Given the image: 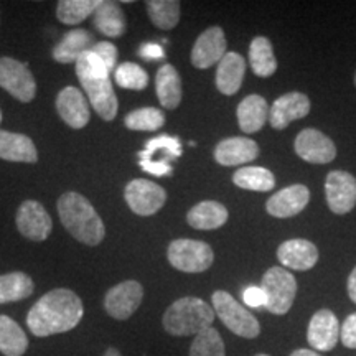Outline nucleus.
<instances>
[{"mask_svg": "<svg viewBox=\"0 0 356 356\" xmlns=\"http://www.w3.org/2000/svg\"><path fill=\"white\" fill-rule=\"evenodd\" d=\"M91 50L101 58L102 63L108 66L109 71L115 70V61H118V48L109 42H97L95 47H91Z\"/></svg>", "mask_w": 356, "mask_h": 356, "instance_id": "4c0bfd02", "label": "nucleus"}, {"mask_svg": "<svg viewBox=\"0 0 356 356\" xmlns=\"http://www.w3.org/2000/svg\"><path fill=\"white\" fill-rule=\"evenodd\" d=\"M215 310L198 297H181L168 307L162 317L163 330L172 337H190L202 333L213 325Z\"/></svg>", "mask_w": 356, "mask_h": 356, "instance_id": "20e7f679", "label": "nucleus"}, {"mask_svg": "<svg viewBox=\"0 0 356 356\" xmlns=\"http://www.w3.org/2000/svg\"><path fill=\"white\" fill-rule=\"evenodd\" d=\"M256 356H269V355H266V353H259V355H256Z\"/></svg>", "mask_w": 356, "mask_h": 356, "instance_id": "49530a36", "label": "nucleus"}, {"mask_svg": "<svg viewBox=\"0 0 356 356\" xmlns=\"http://www.w3.org/2000/svg\"><path fill=\"white\" fill-rule=\"evenodd\" d=\"M114 79L118 86L124 89L142 91L149 84V74L137 63H121L114 70Z\"/></svg>", "mask_w": 356, "mask_h": 356, "instance_id": "e433bc0d", "label": "nucleus"}, {"mask_svg": "<svg viewBox=\"0 0 356 356\" xmlns=\"http://www.w3.org/2000/svg\"><path fill=\"white\" fill-rule=\"evenodd\" d=\"M188 356H226L225 341L220 332L210 327L208 330L198 333L191 341Z\"/></svg>", "mask_w": 356, "mask_h": 356, "instance_id": "c9c22d12", "label": "nucleus"}, {"mask_svg": "<svg viewBox=\"0 0 356 356\" xmlns=\"http://www.w3.org/2000/svg\"><path fill=\"white\" fill-rule=\"evenodd\" d=\"M101 0H61L58 2L56 17L65 25H78L91 17Z\"/></svg>", "mask_w": 356, "mask_h": 356, "instance_id": "72a5a7b5", "label": "nucleus"}, {"mask_svg": "<svg viewBox=\"0 0 356 356\" xmlns=\"http://www.w3.org/2000/svg\"><path fill=\"white\" fill-rule=\"evenodd\" d=\"M226 55V37L221 26H210L197 38L191 50V65L198 70L211 68Z\"/></svg>", "mask_w": 356, "mask_h": 356, "instance_id": "4468645a", "label": "nucleus"}, {"mask_svg": "<svg viewBox=\"0 0 356 356\" xmlns=\"http://www.w3.org/2000/svg\"><path fill=\"white\" fill-rule=\"evenodd\" d=\"M213 310L215 315L226 325V328L234 333V335L243 338L259 337L261 325L254 315L249 312L246 307L239 304L233 296L225 291H216L211 297Z\"/></svg>", "mask_w": 356, "mask_h": 356, "instance_id": "39448f33", "label": "nucleus"}, {"mask_svg": "<svg viewBox=\"0 0 356 356\" xmlns=\"http://www.w3.org/2000/svg\"><path fill=\"white\" fill-rule=\"evenodd\" d=\"M109 73L108 66L102 63L101 58L92 50L83 53L78 58V79L81 81L92 109L104 121H113L119 109L118 96H115L113 83L109 79Z\"/></svg>", "mask_w": 356, "mask_h": 356, "instance_id": "f03ea898", "label": "nucleus"}, {"mask_svg": "<svg viewBox=\"0 0 356 356\" xmlns=\"http://www.w3.org/2000/svg\"><path fill=\"white\" fill-rule=\"evenodd\" d=\"M296 154L309 163H330L337 157V147L333 140L317 129H304L296 139Z\"/></svg>", "mask_w": 356, "mask_h": 356, "instance_id": "f8f14e48", "label": "nucleus"}, {"mask_svg": "<svg viewBox=\"0 0 356 356\" xmlns=\"http://www.w3.org/2000/svg\"><path fill=\"white\" fill-rule=\"evenodd\" d=\"M291 356H322V355H318V353H317V351H314V350H307V348H299V350L292 351V353H291Z\"/></svg>", "mask_w": 356, "mask_h": 356, "instance_id": "c03bdc74", "label": "nucleus"}, {"mask_svg": "<svg viewBox=\"0 0 356 356\" xmlns=\"http://www.w3.org/2000/svg\"><path fill=\"white\" fill-rule=\"evenodd\" d=\"M145 7L152 24L160 30L175 29L180 22V2L178 0H149Z\"/></svg>", "mask_w": 356, "mask_h": 356, "instance_id": "473e14b6", "label": "nucleus"}, {"mask_svg": "<svg viewBox=\"0 0 356 356\" xmlns=\"http://www.w3.org/2000/svg\"><path fill=\"white\" fill-rule=\"evenodd\" d=\"M0 88L20 102H30L37 95V83L29 66L8 56L0 58Z\"/></svg>", "mask_w": 356, "mask_h": 356, "instance_id": "1a4fd4ad", "label": "nucleus"}, {"mask_svg": "<svg viewBox=\"0 0 356 356\" xmlns=\"http://www.w3.org/2000/svg\"><path fill=\"white\" fill-rule=\"evenodd\" d=\"M139 55L142 58H145V60L154 61V60H162V58L165 56V53H163V48L160 47L159 43H145L142 44Z\"/></svg>", "mask_w": 356, "mask_h": 356, "instance_id": "79ce46f5", "label": "nucleus"}, {"mask_svg": "<svg viewBox=\"0 0 356 356\" xmlns=\"http://www.w3.org/2000/svg\"><path fill=\"white\" fill-rule=\"evenodd\" d=\"M95 26L102 35L111 38H119L126 33L127 22L122 8L115 2H101V6L92 13Z\"/></svg>", "mask_w": 356, "mask_h": 356, "instance_id": "bb28decb", "label": "nucleus"}, {"mask_svg": "<svg viewBox=\"0 0 356 356\" xmlns=\"http://www.w3.org/2000/svg\"><path fill=\"white\" fill-rule=\"evenodd\" d=\"M228 210H226L225 204L210 200V202L195 204L188 211V215H186V221L195 229L211 231L221 228L228 221Z\"/></svg>", "mask_w": 356, "mask_h": 356, "instance_id": "393cba45", "label": "nucleus"}, {"mask_svg": "<svg viewBox=\"0 0 356 356\" xmlns=\"http://www.w3.org/2000/svg\"><path fill=\"white\" fill-rule=\"evenodd\" d=\"M259 155V145L248 137H229L215 149V160L222 167H236L252 162Z\"/></svg>", "mask_w": 356, "mask_h": 356, "instance_id": "a211bd4d", "label": "nucleus"}, {"mask_svg": "<svg viewBox=\"0 0 356 356\" xmlns=\"http://www.w3.org/2000/svg\"><path fill=\"white\" fill-rule=\"evenodd\" d=\"M92 43H95V38L86 30H71L55 47L53 58H55L58 63H76L78 58L83 53L91 50Z\"/></svg>", "mask_w": 356, "mask_h": 356, "instance_id": "a878e982", "label": "nucleus"}, {"mask_svg": "<svg viewBox=\"0 0 356 356\" xmlns=\"http://www.w3.org/2000/svg\"><path fill=\"white\" fill-rule=\"evenodd\" d=\"M29 350V338L15 320L0 315V353L3 356H24Z\"/></svg>", "mask_w": 356, "mask_h": 356, "instance_id": "cd10ccee", "label": "nucleus"}, {"mask_svg": "<svg viewBox=\"0 0 356 356\" xmlns=\"http://www.w3.org/2000/svg\"><path fill=\"white\" fill-rule=\"evenodd\" d=\"M249 63L256 76L269 78L277 70V60L274 56L273 43L266 37H256L249 47Z\"/></svg>", "mask_w": 356, "mask_h": 356, "instance_id": "c756f323", "label": "nucleus"}, {"mask_svg": "<svg viewBox=\"0 0 356 356\" xmlns=\"http://www.w3.org/2000/svg\"><path fill=\"white\" fill-rule=\"evenodd\" d=\"M35 291V284L25 273H10L0 275V304L24 300Z\"/></svg>", "mask_w": 356, "mask_h": 356, "instance_id": "7c9ffc66", "label": "nucleus"}, {"mask_svg": "<svg viewBox=\"0 0 356 356\" xmlns=\"http://www.w3.org/2000/svg\"><path fill=\"white\" fill-rule=\"evenodd\" d=\"M340 340V322L332 310H318L310 318L307 328V341L314 350L330 351Z\"/></svg>", "mask_w": 356, "mask_h": 356, "instance_id": "2eb2a0df", "label": "nucleus"}, {"mask_svg": "<svg viewBox=\"0 0 356 356\" xmlns=\"http://www.w3.org/2000/svg\"><path fill=\"white\" fill-rule=\"evenodd\" d=\"M244 73H246V60L236 51H229L222 56L216 70V88L226 96H233L241 88Z\"/></svg>", "mask_w": 356, "mask_h": 356, "instance_id": "412c9836", "label": "nucleus"}, {"mask_svg": "<svg viewBox=\"0 0 356 356\" xmlns=\"http://www.w3.org/2000/svg\"><path fill=\"white\" fill-rule=\"evenodd\" d=\"M310 202V191L305 185H291L267 200V213L274 218H292L305 210Z\"/></svg>", "mask_w": 356, "mask_h": 356, "instance_id": "f3484780", "label": "nucleus"}, {"mask_svg": "<svg viewBox=\"0 0 356 356\" xmlns=\"http://www.w3.org/2000/svg\"><path fill=\"white\" fill-rule=\"evenodd\" d=\"M181 155V144L177 137L172 136H159L150 139L145 144V150L139 152L140 160L154 163H165L170 165L173 159H178Z\"/></svg>", "mask_w": 356, "mask_h": 356, "instance_id": "c85d7f7f", "label": "nucleus"}, {"mask_svg": "<svg viewBox=\"0 0 356 356\" xmlns=\"http://www.w3.org/2000/svg\"><path fill=\"white\" fill-rule=\"evenodd\" d=\"M346 289H348V296H350L351 302H355L356 304V267L351 270V274L348 277V284H346Z\"/></svg>", "mask_w": 356, "mask_h": 356, "instance_id": "37998d69", "label": "nucleus"}, {"mask_svg": "<svg viewBox=\"0 0 356 356\" xmlns=\"http://www.w3.org/2000/svg\"><path fill=\"white\" fill-rule=\"evenodd\" d=\"M280 264L292 270H309L317 264L318 249L307 239H289L277 249Z\"/></svg>", "mask_w": 356, "mask_h": 356, "instance_id": "aec40b11", "label": "nucleus"}, {"mask_svg": "<svg viewBox=\"0 0 356 356\" xmlns=\"http://www.w3.org/2000/svg\"><path fill=\"white\" fill-rule=\"evenodd\" d=\"M168 262L177 270L188 274H197L208 270L215 261V252L210 244L195 239H175L168 244Z\"/></svg>", "mask_w": 356, "mask_h": 356, "instance_id": "0eeeda50", "label": "nucleus"}, {"mask_svg": "<svg viewBox=\"0 0 356 356\" xmlns=\"http://www.w3.org/2000/svg\"><path fill=\"white\" fill-rule=\"evenodd\" d=\"M310 113V99L302 92H287L275 99L269 109V122L275 131H282L297 119L305 118Z\"/></svg>", "mask_w": 356, "mask_h": 356, "instance_id": "dca6fc26", "label": "nucleus"}, {"mask_svg": "<svg viewBox=\"0 0 356 356\" xmlns=\"http://www.w3.org/2000/svg\"><path fill=\"white\" fill-rule=\"evenodd\" d=\"M155 92L165 109H177L181 101V79L175 66H160L155 76Z\"/></svg>", "mask_w": 356, "mask_h": 356, "instance_id": "b1692460", "label": "nucleus"}, {"mask_svg": "<svg viewBox=\"0 0 356 356\" xmlns=\"http://www.w3.org/2000/svg\"><path fill=\"white\" fill-rule=\"evenodd\" d=\"M56 111L60 118L73 129H83L89 122V104L78 88L61 89L56 97Z\"/></svg>", "mask_w": 356, "mask_h": 356, "instance_id": "6ab92c4d", "label": "nucleus"}, {"mask_svg": "<svg viewBox=\"0 0 356 356\" xmlns=\"http://www.w3.org/2000/svg\"><path fill=\"white\" fill-rule=\"evenodd\" d=\"M127 129L131 131H159L165 124V115L157 108H142L129 113L124 119Z\"/></svg>", "mask_w": 356, "mask_h": 356, "instance_id": "f704fd0d", "label": "nucleus"}, {"mask_svg": "<svg viewBox=\"0 0 356 356\" xmlns=\"http://www.w3.org/2000/svg\"><path fill=\"white\" fill-rule=\"evenodd\" d=\"M124 198L129 208L139 216H152L163 208L167 202V191L145 178L129 181L124 190Z\"/></svg>", "mask_w": 356, "mask_h": 356, "instance_id": "6e6552de", "label": "nucleus"}, {"mask_svg": "<svg viewBox=\"0 0 356 356\" xmlns=\"http://www.w3.org/2000/svg\"><path fill=\"white\" fill-rule=\"evenodd\" d=\"M355 84H356V74H355Z\"/></svg>", "mask_w": 356, "mask_h": 356, "instance_id": "09e8293b", "label": "nucleus"}, {"mask_svg": "<svg viewBox=\"0 0 356 356\" xmlns=\"http://www.w3.org/2000/svg\"><path fill=\"white\" fill-rule=\"evenodd\" d=\"M236 186L251 191H269L275 186L274 173L264 167H241L233 175Z\"/></svg>", "mask_w": 356, "mask_h": 356, "instance_id": "2f4dec72", "label": "nucleus"}, {"mask_svg": "<svg viewBox=\"0 0 356 356\" xmlns=\"http://www.w3.org/2000/svg\"><path fill=\"white\" fill-rule=\"evenodd\" d=\"M102 356H122V353L118 348H113V346H111V348L104 351V355Z\"/></svg>", "mask_w": 356, "mask_h": 356, "instance_id": "a18cd8bd", "label": "nucleus"}, {"mask_svg": "<svg viewBox=\"0 0 356 356\" xmlns=\"http://www.w3.org/2000/svg\"><path fill=\"white\" fill-rule=\"evenodd\" d=\"M340 340L346 348L356 350V312L348 315L340 327Z\"/></svg>", "mask_w": 356, "mask_h": 356, "instance_id": "58836bf2", "label": "nucleus"}, {"mask_svg": "<svg viewBox=\"0 0 356 356\" xmlns=\"http://www.w3.org/2000/svg\"><path fill=\"white\" fill-rule=\"evenodd\" d=\"M0 122H2V111H0Z\"/></svg>", "mask_w": 356, "mask_h": 356, "instance_id": "de8ad7c7", "label": "nucleus"}, {"mask_svg": "<svg viewBox=\"0 0 356 356\" xmlns=\"http://www.w3.org/2000/svg\"><path fill=\"white\" fill-rule=\"evenodd\" d=\"M83 314L84 307L78 293L70 289H53L30 309L26 325L35 337L47 338L76 328Z\"/></svg>", "mask_w": 356, "mask_h": 356, "instance_id": "f257e3e1", "label": "nucleus"}, {"mask_svg": "<svg viewBox=\"0 0 356 356\" xmlns=\"http://www.w3.org/2000/svg\"><path fill=\"white\" fill-rule=\"evenodd\" d=\"M262 291L266 293V309L274 315H286L292 309L297 296V280L284 267H270L262 275Z\"/></svg>", "mask_w": 356, "mask_h": 356, "instance_id": "423d86ee", "label": "nucleus"}, {"mask_svg": "<svg viewBox=\"0 0 356 356\" xmlns=\"http://www.w3.org/2000/svg\"><path fill=\"white\" fill-rule=\"evenodd\" d=\"M140 168L150 175L155 177H167L172 173V165H165V163H154L147 162V160H140Z\"/></svg>", "mask_w": 356, "mask_h": 356, "instance_id": "a19ab883", "label": "nucleus"}, {"mask_svg": "<svg viewBox=\"0 0 356 356\" xmlns=\"http://www.w3.org/2000/svg\"><path fill=\"white\" fill-rule=\"evenodd\" d=\"M144 299V289L137 280H124L111 287L104 297V310L115 320H127L136 314Z\"/></svg>", "mask_w": 356, "mask_h": 356, "instance_id": "9d476101", "label": "nucleus"}, {"mask_svg": "<svg viewBox=\"0 0 356 356\" xmlns=\"http://www.w3.org/2000/svg\"><path fill=\"white\" fill-rule=\"evenodd\" d=\"M243 302H244V305L251 307V309L266 307V293L261 287L249 286L244 289V292H243Z\"/></svg>", "mask_w": 356, "mask_h": 356, "instance_id": "ea45409f", "label": "nucleus"}, {"mask_svg": "<svg viewBox=\"0 0 356 356\" xmlns=\"http://www.w3.org/2000/svg\"><path fill=\"white\" fill-rule=\"evenodd\" d=\"M17 228L20 234L32 241H44L51 233L53 221L42 203L26 200L17 211Z\"/></svg>", "mask_w": 356, "mask_h": 356, "instance_id": "ddd939ff", "label": "nucleus"}, {"mask_svg": "<svg viewBox=\"0 0 356 356\" xmlns=\"http://www.w3.org/2000/svg\"><path fill=\"white\" fill-rule=\"evenodd\" d=\"M236 115H238L239 127H241L243 132L254 134L261 131L267 119H269V106H267L264 97L259 95L246 96L239 102Z\"/></svg>", "mask_w": 356, "mask_h": 356, "instance_id": "5701e85b", "label": "nucleus"}, {"mask_svg": "<svg viewBox=\"0 0 356 356\" xmlns=\"http://www.w3.org/2000/svg\"><path fill=\"white\" fill-rule=\"evenodd\" d=\"M325 197L333 213H350L356 204V178L343 170L330 172L325 180Z\"/></svg>", "mask_w": 356, "mask_h": 356, "instance_id": "9b49d317", "label": "nucleus"}, {"mask_svg": "<svg viewBox=\"0 0 356 356\" xmlns=\"http://www.w3.org/2000/svg\"><path fill=\"white\" fill-rule=\"evenodd\" d=\"M0 159L7 162L35 163L38 160V152L29 136L0 131Z\"/></svg>", "mask_w": 356, "mask_h": 356, "instance_id": "4be33fe9", "label": "nucleus"}, {"mask_svg": "<svg viewBox=\"0 0 356 356\" xmlns=\"http://www.w3.org/2000/svg\"><path fill=\"white\" fill-rule=\"evenodd\" d=\"M58 215L68 233L88 246H97L106 236L104 222L91 202L78 191H68L58 200Z\"/></svg>", "mask_w": 356, "mask_h": 356, "instance_id": "7ed1b4c3", "label": "nucleus"}]
</instances>
